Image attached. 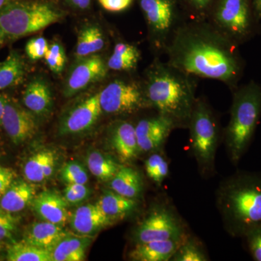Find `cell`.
<instances>
[{"label": "cell", "mask_w": 261, "mask_h": 261, "mask_svg": "<svg viewBox=\"0 0 261 261\" xmlns=\"http://www.w3.org/2000/svg\"><path fill=\"white\" fill-rule=\"evenodd\" d=\"M167 62L196 78L219 81L231 92L239 86L245 69L240 45L208 21L187 20L166 49Z\"/></svg>", "instance_id": "6da1fadb"}, {"label": "cell", "mask_w": 261, "mask_h": 261, "mask_svg": "<svg viewBox=\"0 0 261 261\" xmlns=\"http://www.w3.org/2000/svg\"><path fill=\"white\" fill-rule=\"evenodd\" d=\"M142 83L149 108L172 121L176 128H188L197 98L196 77L155 57Z\"/></svg>", "instance_id": "7a4b0ae2"}, {"label": "cell", "mask_w": 261, "mask_h": 261, "mask_svg": "<svg viewBox=\"0 0 261 261\" xmlns=\"http://www.w3.org/2000/svg\"><path fill=\"white\" fill-rule=\"evenodd\" d=\"M216 200L225 230L233 238H243L261 224V173L238 171L225 178Z\"/></svg>", "instance_id": "3957f363"}, {"label": "cell", "mask_w": 261, "mask_h": 261, "mask_svg": "<svg viewBox=\"0 0 261 261\" xmlns=\"http://www.w3.org/2000/svg\"><path fill=\"white\" fill-rule=\"evenodd\" d=\"M232 93L230 119L223 141L231 163L238 165L247 152L261 117V86L254 81L239 85Z\"/></svg>", "instance_id": "277c9868"}, {"label": "cell", "mask_w": 261, "mask_h": 261, "mask_svg": "<svg viewBox=\"0 0 261 261\" xmlns=\"http://www.w3.org/2000/svg\"><path fill=\"white\" fill-rule=\"evenodd\" d=\"M192 154L202 177L214 174L216 152L223 130L217 115L205 97L197 98L188 128Z\"/></svg>", "instance_id": "5b68a950"}, {"label": "cell", "mask_w": 261, "mask_h": 261, "mask_svg": "<svg viewBox=\"0 0 261 261\" xmlns=\"http://www.w3.org/2000/svg\"><path fill=\"white\" fill-rule=\"evenodd\" d=\"M61 18V13L47 3L11 1L0 10V42L34 34Z\"/></svg>", "instance_id": "8992f818"}, {"label": "cell", "mask_w": 261, "mask_h": 261, "mask_svg": "<svg viewBox=\"0 0 261 261\" xmlns=\"http://www.w3.org/2000/svg\"><path fill=\"white\" fill-rule=\"evenodd\" d=\"M207 21L240 46L261 32L252 0H217Z\"/></svg>", "instance_id": "52a82bcc"}, {"label": "cell", "mask_w": 261, "mask_h": 261, "mask_svg": "<svg viewBox=\"0 0 261 261\" xmlns=\"http://www.w3.org/2000/svg\"><path fill=\"white\" fill-rule=\"evenodd\" d=\"M140 5L154 56H165L176 32L188 18L178 10L177 0H140Z\"/></svg>", "instance_id": "ba28073f"}, {"label": "cell", "mask_w": 261, "mask_h": 261, "mask_svg": "<svg viewBox=\"0 0 261 261\" xmlns=\"http://www.w3.org/2000/svg\"><path fill=\"white\" fill-rule=\"evenodd\" d=\"M188 234L175 207L167 201L155 204L134 230L135 243L181 238Z\"/></svg>", "instance_id": "9c48e42d"}, {"label": "cell", "mask_w": 261, "mask_h": 261, "mask_svg": "<svg viewBox=\"0 0 261 261\" xmlns=\"http://www.w3.org/2000/svg\"><path fill=\"white\" fill-rule=\"evenodd\" d=\"M102 113L115 116H130L149 108L143 83L118 78L111 81L99 92Z\"/></svg>", "instance_id": "30bf717a"}, {"label": "cell", "mask_w": 261, "mask_h": 261, "mask_svg": "<svg viewBox=\"0 0 261 261\" xmlns=\"http://www.w3.org/2000/svg\"><path fill=\"white\" fill-rule=\"evenodd\" d=\"M135 126L140 154L163 150L172 130L177 128L172 121L158 112L142 118Z\"/></svg>", "instance_id": "8fae6325"}, {"label": "cell", "mask_w": 261, "mask_h": 261, "mask_svg": "<svg viewBox=\"0 0 261 261\" xmlns=\"http://www.w3.org/2000/svg\"><path fill=\"white\" fill-rule=\"evenodd\" d=\"M107 63L98 55L77 60L67 78L64 95L71 97L96 82L102 81L108 74Z\"/></svg>", "instance_id": "7c38bea8"}, {"label": "cell", "mask_w": 261, "mask_h": 261, "mask_svg": "<svg viewBox=\"0 0 261 261\" xmlns=\"http://www.w3.org/2000/svg\"><path fill=\"white\" fill-rule=\"evenodd\" d=\"M2 126L15 145L31 140L38 130L34 113L9 99H7Z\"/></svg>", "instance_id": "4fadbf2b"}, {"label": "cell", "mask_w": 261, "mask_h": 261, "mask_svg": "<svg viewBox=\"0 0 261 261\" xmlns=\"http://www.w3.org/2000/svg\"><path fill=\"white\" fill-rule=\"evenodd\" d=\"M102 111L99 93L90 96L77 105L61 122L60 132L63 135H78L94 126Z\"/></svg>", "instance_id": "5bb4252c"}, {"label": "cell", "mask_w": 261, "mask_h": 261, "mask_svg": "<svg viewBox=\"0 0 261 261\" xmlns=\"http://www.w3.org/2000/svg\"><path fill=\"white\" fill-rule=\"evenodd\" d=\"M110 144L122 165L133 162L140 154L135 124L127 120H118L110 132Z\"/></svg>", "instance_id": "9a60e30c"}, {"label": "cell", "mask_w": 261, "mask_h": 261, "mask_svg": "<svg viewBox=\"0 0 261 261\" xmlns=\"http://www.w3.org/2000/svg\"><path fill=\"white\" fill-rule=\"evenodd\" d=\"M34 212L43 221L63 225L68 220V204L64 197L55 191H44L34 197L32 202Z\"/></svg>", "instance_id": "2e32d148"}, {"label": "cell", "mask_w": 261, "mask_h": 261, "mask_svg": "<svg viewBox=\"0 0 261 261\" xmlns=\"http://www.w3.org/2000/svg\"><path fill=\"white\" fill-rule=\"evenodd\" d=\"M111 224H113L111 220L102 212L97 203L81 206L70 217L72 228L83 236L93 234Z\"/></svg>", "instance_id": "e0dca14e"}, {"label": "cell", "mask_w": 261, "mask_h": 261, "mask_svg": "<svg viewBox=\"0 0 261 261\" xmlns=\"http://www.w3.org/2000/svg\"><path fill=\"white\" fill-rule=\"evenodd\" d=\"M186 236L171 240L135 243L128 257L130 260L135 261H170Z\"/></svg>", "instance_id": "ac0fdd59"}, {"label": "cell", "mask_w": 261, "mask_h": 261, "mask_svg": "<svg viewBox=\"0 0 261 261\" xmlns=\"http://www.w3.org/2000/svg\"><path fill=\"white\" fill-rule=\"evenodd\" d=\"M68 233L63 226L43 221L31 225L24 234L23 240L34 246L51 251Z\"/></svg>", "instance_id": "d6986e66"}, {"label": "cell", "mask_w": 261, "mask_h": 261, "mask_svg": "<svg viewBox=\"0 0 261 261\" xmlns=\"http://www.w3.org/2000/svg\"><path fill=\"white\" fill-rule=\"evenodd\" d=\"M23 101L25 107L36 116H47L53 107L50 88L44 81L33 80L25 87Z\"/></svg>", "instance_id": "ffe728a7"}, {"label": "cell", "mask_w": 261, "mask_h": 261, "mask_svg": "<svg viewBox=\"0 0 261 261\" xmlns=\"http://www.w3.org/2000/svg\"><path fill=\"white\" fill-rule=\"evenodd\" d=\"M139 200L128 198L112 190H106L97 202L101 210L113 223L128 217L139 207Z\"/></svg>", "instance_id": "44dd1931"}, {"label": "cell", "mask_w": 261, "mask_h": 261, "mask_svg": "<svg viewBox=\"0 0 261 261\" xmlns=\"http://www.w3.org/2000/svg\"><path fill=\"white\" fill-rule=\"evenodd\" d=\"M109 183L111 190L128 198L139 200L143 192L140 173L128 165H121Z\"/></svg>", "instance_id": "7402d4cb"}, {"label": "cell", "mask_w": 261, "mask_h": 261, "mask_svg": "<svg viewBox=\"0 0 261 261\" xmlns=\"http://www.w3.org/2000/svg\"><path fill=\"white\" fill-rule=\"evenodd\" d=\"M56 158L50 150H41L29 158L24 166V176L28 181L40 183L53 174Z\"/></svg>", "instance_id": "603a6c76"}, {"label": "cell", "mask_w": 261, "mask_h": 261, "mask_svg": "<svg viewBox=\"0 0 261 261\" xmlns=\"http://www.w3.org/2000/svg\"><path fill=\"white\" fill-rule=\"evenodd\" d=\"M35 197V190L30 184L23 181H14L0 198L2 208L11 214L25 208Z\"/></svg>", "instance_id": "cb8c5ba5"}, {"label": "cell", "mask_w": 261, "mask_h": 261, "mask_svg": "<svg viewBox=\"0 0 261 261\" xmlns=\"http://www.w3.org/2000/svg\"><path fill=\"white\" fill-rule=\"evenodd\" d=\"M140 59V50L137 46L121 41L115 44L107 61L108 68L114 71L130 73L137 68Z\"/></svg>", "instance_id": "d4e9b609"}, {"label": "cell", "mask_w": 261, "mask_h": 261, "mask_svg": "<svg viewBox=\"0 0 261 261\" xmlns=\"http://www.w3.org/2000/svg\"><path fill=\"white\" fill-rule=\"evenodd\" d=\"M92 239L87 236H66L51 250L53 261H82Z\"/></svg>", "instance_id": "484cf974"}, {"label": "cell", "mask_w": 261, "mask_h": 261, "mask_svg": "<svg viewBox=\"0 0 261 261\" xmlns=\"http://www.w3.org/2000/svg\"><path fill=\"white\" fill-rule=\"evenodd\" d=\"M106 39L102 29L95 25L84 27L79 34L75 46V57L82 59L96 54L104 49Z\"/></svg>", "instance_id": "4316f807"}, {"label": "cell", "mask_w": 261, "mask_h": 261, "mask_svg": "<svg viewBox=\"0 0 261 261\" xmlns=\"http://www.w3.org/2000/svg\"><path fill=\"white\" fill-rule=\"evenodd\" d=\"M87 162L89 171L102 181H109L122 165L112 156L97 150L89 152Z\"/></svg>", "instance_id": "83f0119b"}, {"label": "cell", "mask_w": 261, "mask_h": 261, "mask_svg": "<svg viewBox=\"0 0 261 261\" xmlns=\"http://www.w3.org/2000/svg\"><path fill=\"white\" fill-rule=\"evenodd\" d=\"M25 74L23 60L18 53H10L0 64V90L20 84Z\"/></svg>", "instance_id": "f1b7e54d"}, {"label": "cell", "mask_w": 261, "mask_h": 261, "mask_svg": "<svg viewBox=\"0 0 261 261\" xmlns=\"http://www.w3.org/2000/svg\"><path fill=\"white\" fill-rule=\"evenodd\" d=\"M6 257L9 261H53L50 251L24 240L8 245Z\"/></svg>", "instance_id": "f546056e"}, {"label": "cell", "mask_w": 261, "mask_h": 261, "mask_svg": "<svg viewBox=\"0 0 261 261\" xmlns=\"http://www.w3.org/2000/svg\"><path fill=\"white\" fill-rule=\"evenodd\" d=\"M207 255L203 243L198 238L187 234L170 261H207Z\"/></svg>", "instance_id": "4dcf8cb0"}, {"label": "cell", "mask_w": 261, "mask_h": 261, "mask_svg": "<svg viewBox=\"0 0 261 261\" xmlns=\"http://www.w3.org/2000/svg\"><path fill=\"white\" fill-rule=\"evenodd\" d=\"M146 174L154 184L161 186L169 174V163L163 150L152 152L145 162Z\"/></svg>", "instance_id": "1f68e13d"}, {"label": "cell", "mask_w": 261, "mask_h": 261, "mask_svg": "<svg viewBox=\"0 0 261 261\" xmlns=\"http://www.w3.org/2000/svg\"><path fill=\"white\" fill-rule=\"evenodd\" d=\"M189 20L207 21L217 0H183Z\"/></svg>", "instance_id": "d6a6232c"}, {"label": "cell", "mask_w": 261, "mask_h": 261, "mask_svg": "<svg viewBox=\"0 0 261 261\" xmlns=\"http://www.w3.org/2000/svg\"><path fill=\"white\" fill-rule=\"evenodd\" d=\"M19 220L11 213L0 206V245L14 243V237L18 230Z\"/></svg>", "instance_id": "836d02e7"}, {"label": "cell", "mask_w": 261, "mask_h": 261, "mask_svg": "<svg viewBox=\"0 0 261 261\" xmlns=\"http://www.w3.org/2000/svg\"><path fill=\"white\" fill-rule=\"evenodd\" d=\"M61 178L66 185H87L89 176L82 164L75 161L65 163L61 171Z\"/></svg>", "instance_id": "e575fe53"}, {"label": "cell", "mask_w": 261, "mask_h": 261, "mask_svg": "<svg viewBox=\"0 0 261 261\" xmlns=\"http://www.w3.org/2000/svg\"><path fill=\"white\" fill-rule=\"evenodd\" d=\"M44 60L53 73L56 74L62 73L66 64L67 58L64 48L61 43L54 42L49 46Z\"/></svg>", "instance_id": "d590c367"}, {"label": "cell", "mask_w": 261, "mask_h": 261, "mask_svg": "<svg viewBox=\"0 0 261 261\" xmlns=\"http://www.w3.org/2000/svg\"><path fill=\"white\" fill-rule=\"evenodd\" d=\"M90 193V190L87 185L72 184L65 187L63 197L68 205H78L87 200Z\"/></svg>", "instance_id": "8d00e7d4"}, {"label": "cell", "mask_w": 261, "mask_h": 261, "mask_svg": "<svg viewBox=\"0 0 261 261\" xmlns=\"http://www.w3.org/2000/svg\"><path fill=\"white\" fill-rule=\"evenodd\" d=\"M243 238L253 260L261 261V224L249 230Z\"/></svg>", "instance_id": "74e56055"}, {"label": "cell", "mask_w": 261, "mask_h": 261, "mask_svg": "<svg viewBox=\"0 0 261 261\" xmlns=\"http://www.w3.org/2000/svg\"><path fill=\"white\" fill-rule=\"evenodd\" d=\"M47 39L42 37L33 38L25 45V53L29 59L37 61L44 58L49 49Z\"/></svg>", "instance_id": "f35d334b"}, {"label": "cell", "mask_w": 261, "mask_h": 261, "mask_svg": "<svg viewBox=\"0 0 261 261\" xmlns=\"http://www.w3.org/2000/svg\"><path fill=\"white\" fill-rule=\"evenodd\" d=\"M15 171L12 168L0 166V198L14 182Z\"/></svg>", "instance_id": "ab89813d"}, {"label": "cell", "mask_w": 261, "mask_h": 261, "mask_svg": "<svg viewBox=\"0 0 261 261\" xmlns=\"http://www.w3.org/2000/svg\"><path fill=\"white\" fill-rule=\"evenodd\" d=\"M99 3L104 9L116 13L123 11L129 8L133 0H99Z\"/></svg>", "instance_id": "60d3db41"}, {"label": "cell", "mask_w": 261, "mask_h": 261, "mask_svg": "<svg viewBox=\"0 0 261 261\" xmlns=\"http://www.w3.org/2000/svg\"><path fill=\"white\" fill-rule=\"evenodd\" d=\"M70 4L80 10L88 9L91 5V0H68Z\"/></svg>", "instance_id": "b9f144b4"}, {"label": "cell", "mask_w": 261, "mask_h": 261, "mask_svg": "<svg viewBox=\"0 0 261 261\" xmlns=\"http://www.w3.org/2000/svg\"><path fill=\"white\" fill-rule=\"evenodd\" d=\"M7 99H8V98L0 96V126H2V121H3V115H4Z\"/></svg>", "instance_id": "7bdbcfd3"}, {"label": "cell", "mask_w": 261, "mask_h": 261, "mask_svg": "<svg viewBox=\"0 0 261 261\" xmlns=\"http://www.w3.org/2000/svg\"><path fill=\"white\" fill-rule=\"evenodd\" d=\"M254 8H255V13L261 20V0H252Z\"/></svg>", "instance_id": "ee69618b"}, {"label": "cell", "mask_w": 261, "mask_h": 261, "mask_svg": "<svg viewBox=\"0 0 261 261\" xmlns=\"http://www.w3.org/2000/svg\"><path fill=\"white\" fill-rule=\"evenodd\" d=\"M12 0H0V10L3 9L5 6H6Z\"/></svg>", "instance_id": "f6af8a7d"}, {"label": "cell", "mask_w": 261, "mask_h": 261, "mask_svg": "<svg viewBox=\"0 0 261 261\" xmlns=\"http://www.w3.org/2000/svg\"><path fill=\"white\" fill-rule=\"evenodd\" d=\"M2 260L1 257H0V260Z\"/></svg>", "instance_id": "bcb514c9"}]
</instances>
